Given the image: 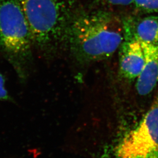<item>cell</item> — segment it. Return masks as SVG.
Instances as JSON below:
<instances>
[{
  "label": "cell",
  "mask_w": 158,
  "mask_h": 158,
  "mask_svg": "<svg viewBox=\"0 0 158 158\" xmlns=\"http://www.w3.org/2000/svg\"><path fill=\"white\" fill-rule=\"evenodd\" d=\"M124 40L123 24L110 12L103 10L74 14L65 39L76 57L86 62L110 58Z\"/></svg>",
  "instance_id": "6da1fadb"
},
{
  "label": "cell",
  "mask_w": 158,
  "mask_h": 158,
  "mask_svg": "<svg viewBox=\"0 0 158 158\" xmlns=\"http://www.w3.org/2000/svg\"><path fill=\"white\" fill-rule=\"evenodd\" d=\"M33 43L51 50L65 41L76 0H21Z\"/></svg>",
  "instance_id": "7a4b0ae2"
},
{
  "label": "cell",
  "mask_w": 158,
  "mask_h": 158,
  "mask_svg": "<svg viewBox=\"0 0 158 158\" xmlns=\"http://www.w3.org/2000/svg\"><path fill=\"white\" fill-rule=\"evenodd\" d=\"M32 44L21 0H0V49L22 80L27 75Z\"/></svg>",
  "instance_id": "3957f363"
},
{
  "label": "cell",
  "mask_w": 158,
  "mask_h": 158,
  "mask_svg": "<svg viewBox=\"0 0 158 158\" xmlns=\"http://www.w3.org/2000/svg\"><path fill=\"white\" fill-rule=\"evenodd\" d=\"M117 158H158V95L123 139Z\"/></svg>",
  "instance_id": "277c9868"
},
{
  "label": "cell",
  "mask_w": 158,
  "mask_h": 158,
  "mask_svg": "<svg viewBox=\"0 0 158 158\" xmlns=\"http://www.w3.org/2000/svg\"><path fill=\"white\" fill-rule=\"evenodd\" d=\"M119 48L121 75L130 80L136 79L141 73L145 63L141 43L135 40L124 38Z\"/></svg>",
  "instance_id": "5b68a950"
},
{
  "label": "cell",
  "mask_w": 158,
  "mask_h": 158,
  "mask_svg": "<svg viewBox=\"0 0 158 158\" xmlns=\"http://www.w3.org/2000/svg\"><path fill=\"white\" fill-rule=\"evenodd\" d=\"M145 58L143 69L137 78L136 89L141 96L151 94L158 83V43H141Z\"/></svg>",
  "instance_id": "8992f818"
},
{
  "label": "cell",
  "mask_w": 158,
  "mask_h": 158,
  "mask_svg": "<svg viewBox=\"0 0 158 158\" xmlns=\"http://www.w3.org/2000/svg\"><path fill=\"white\" fill-rule=\"evenodd\" d=\"M124 38L140 43H158V16H148L123 22Z\"/></svg>",
  "instance_id": "52a82bcc"
},
{
  "label": "cell",
  "mask_w": 158,
  "mask_h": 158,
  "mask_svg": "<svg viewBox=\"0 0 158 158\" xmlns=\"http://www.w3.org/2000/svg\"><path fill=\"white\" fill-rule=\"evenodd\" d=\"M138 9L146 12H158V0H134Z\"/></svg>",
  "instance_id": "ba28073f"
},
{
  "label": "cell",
  "mask_w": 158,
  "mask_h": 158,
  "mask_svg": "<svg viewBox=\"0 0 158 158\" xmlns=\"http://www.w3.org/2000/svg\"><path fill=\"white\" fill-rule=\"evenodd\" d=\"M5 79L3 75L0 73V100L9 101L10 97L5 86Z\"/></svg>",
  "instance_id": "9c48e42d"
},
{
  "label": "cell",
  "mask_w": 158,
  "mask_h": 158,
  "mask_svg": "<svg viewBox=\"0 0 158 158\" xmlns=\"http://www.w3.org/2000/svg\"><path fill=\"white\" fill-rule=\"evenodd\" d=\"M108 5H128L134 3V0H98Z\"/></svg>",
  "instance_id": "30bf717a"
}]
</instances>
